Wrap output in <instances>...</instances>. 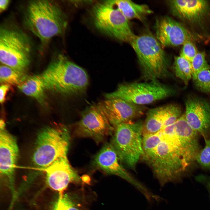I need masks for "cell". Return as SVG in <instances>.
<instances>
[{
	"label": "cell",
	"mask_w": 210,
	"mask_h": 210,
	"mask_svg": "<svg viewBox=\"0 0 210 210\" xmlns=\"http://www.w3.org/2000/svg\"><path fill=\"white\" fill-rule=\"evenodd\" d=\"M161 133L163 137L162 141L143 159L162 184L186 170L195 161L197 153L188 141L174 133Z\"/></svg>",
	"instance_id": "cell-1"
},
{
	"label": "cell",
	"mask_w": 210,
	"mask_h": 210,
	"mask_svg": "<svg viewBox=\"0 0 210 210\" xmlns=\"http://www.w3.org/2000/svg\"><path fill=\"white\" fill-rule=\"evenodd\" d=\"M67 23L66 14L54 1L32 0L26 6L23 16L24 25L42 43L62 35Z\"/></svg>",
	"instance_id": "cell-2"
},
{
	"label": "cell",
	"mask_w": 210,
	"mask_h": 210,
	"mask_svg": "<svg viewBox=\"0 0 210 210\" xmlns=\"http://www.w3.org/2000/svg\"><path fill=\"white\" fill-rule=\"evenodd\" d=\"M40 75L46 89L66 95L82 93L88 83L85 71L62 55L55 58Z\"/></svg>",
	"instance_id": "cell-3"
},
{
	"label": "cell",
	"mask_w": 210,
	"mask_h": 210,
	"mask_svg": "<svg viewBox=\"0 0 210 210\" xmlns=\"http://www.w3.org/2000/svg\"><path fill=\"white\" fill-rule=\"evenodd\" d=\"M129 43L136 54L145 78L155 81L168 77L169 59L155 36L149 33L135 35Z\"/></svg>",
	"instance_id": "cell-4"
},
{
	"label": "cell",
	"mask_w": 210,
	"mask_h": 210,
	"mask_svg": "<svg viewBox=\"0 0 210 210\" xmlns=\"http://www.w3.org/2000/svg\"><path fill=\"white\" fill-rule=\"evenodd\" d=\"M32 49L29 37L16 26H1L0 61L3 64L23 72L30 64Z\"/></svg>",
	"instance_id": "cell-5"
},
{
	"label": "cell",
	"mask_w": 210,
	"mask_h": 210,
	"mask_svg": "<svg viewBox=\"0 0 210 210\" xmlns=\"http://www.w3.org/2000/svg\"><path fill=\"white\" fill-rule=\"evenodd\" d=\"M70 134L65 126L47 127L38 134L32 160L34 165L46 169L60 157L67 155Z\"/></svg>",
	"instance_id": "cell-6"
},
{
	"label": "cell",
	"mask_w": 210,
	"mask_h": 210,
	"mask_svg": "<svg viewBox=\"0 0 210 210\" xmlns=\"http://www.w3.org/2000/svg\"><path fill=\"white\" fill-rule=\"evenodd\" d=\"M172 14L198 40L210 38V3L204 0L167 1Z\"/></svg>",
	"instance_id": "cell-7"
},
{
	"label": "cell",
	"mask_w": 210,
	"mask_h": 210,
	"mask_svg": "<svg viewBox=\"0 0 210 210\" xmlns=\"http://www.w3.org/2000/svg\"><path fill=\"white\" fill-rule=\"evenodd\" d=\"M143 123L139 120L118 125L114 127L110 142L121 162L134 170L144 155Z\"/></svg>",
	"instance_id": "cell-8"
},
{
	"label": "cell",
	"mask_w": 210,
	"mask_h": 210,
	"mask_svg": "<svg viewBox=\"0 0 210 210\" xmlns=\"http://www.w3.org/2000/svg\"><path fill=\"white\" fill-rule=\"evenodd\" d=\"M174 90L158 80L126 83L119 85L114 91L105 95L107 99L118 98L142 106L172 95Z\"/></svg>",
	"instance_id": "cell-9"
},
{
	"label": "cell",
	"mask_w": 210,
	"mask_h": 210,
	"mask_svg": "<svg viewBox=\"0 0 210 210\" xmlns=\"http://www.w3.org/2000/svg\"><path fill=\"white\" fill-rule=\"evenodd\" d=\"M92 14L96 28L109 36L130 43L135 35L131 29L129 20L107 1L96 4Z\"/></svg>",
	"instance_id": "cell-10"
},
{
	"label": "cell",
	"mask_w": 210,
	"mask_h": 210,
	"mask_svg": "<svg viewBox=\"0 0 210 210\" xmlns=\"http://www.w3.org/2000/svg\"><path fill=\"white\" fill-rule=\"evenodd\" d=\"M114 128L110 124L97 105L88 107L74 125L73 133L80 137L92 139L98 143L112 135Z\"/></svg>",
	"instance_id": "cell-11"
},
{
	"label": "cell",
	"mask_w": 210,
	"mask_h": 210,
	"mask_svg": "<svg viewBox=\"0 0 210 210\" xmlns=\"http://www.w3.org/2000/svg\"><path fill=\"white\" fill-rule=\"evenodd\" d=\"M154 29L155 37L163 48L183 45L188 41H198L182 23L169 16L157 19Z\"/></svg>",
	"instance_id": "cell-12"
},
{
	"label": "cell",
	"mask_w": 210,
	"mask_h": 210,
	"mask_svg": "<svg viewBox=\"0 0 210 210\" xmlns=\"http://www.w3.org/2000/svg\"><path fill=\"white\" fill-rule=\"evenodd\" d=\"M97 105L114 128L120 124L132 121L142 115L144 110L141 106L118 98L107 99Z\"/></svg>",
	"instance_id": "cell-13"
},
{
	"label": "cell",
	"mask_w": 210,
	"mask_h": 210,
	"mask_svg": "<svg viewBox=\"0 0 210 210\" xmlns=\"http://www.w3.org/2000/svg\"><path fill=\"white\" fill-rule=\"evenodd\" d=\"M47 184L52 189L64 193L71 183L79 184L82 179L70 165L67 155L58 158L45 169Z\"/></svg>",
	"instance_id": "cell-14"
},
{
	"label": "cell",
	"mask_w": 210,
	"mask_h": 210,
	"mask_svg": "<svg viewBox=\"0 0 210 210\" xmlns=\"http://www.w3.org/2000/svg\"><path fill=\"white\" fill-rule=\"evenodd\" d=\"M182 115L180 108L173 104L149 109L143 123L142 135L158 132L174 123Z\"/></svg>",
	"instance_id": "cell-15"
},
{
	"label": "cell",
	"mask_w": 210,
	"mask_h": 210,
	"mask_svg": "<svg viewBox=\"0 0 210 210\" xmlns=\"http://www.w3.org/2000/svg\"><path fill=\"white\" fill-rule=\"evenodd\" d=\"M19 155L16 138L6 129L4 121H0V172L1 175L13 179Z\"/></svg>",
	"instance_id": "cell-16"
},
{
	"label": "cell",
	"mask_w": 210,
	"mask_h": 210,
	"mask_svg": "<svg viewBox=\"0 0 210 210\" xmlns=\"http://www.w3.org/2000/svg\"><path fill=\"white\" fill-rule=\"evenodd\" d=\"M186 119L191 127L204 137L210 131V104L202 98L192 97L185 102Z\"/></svg>",
	"instance_id": "cell-17"
},
{
	"label": "cell",
	"mask_w": 210,
	"mask_h": 210,
	"mask_svg": "<svg viewBox=\"0 0 210 210\" xmlns=\"http://www.w3.org/2000/svg\"><path fill=\"white\" fill-rule=\"evenodd\" d=\"M93 163L105 173L120 177L134 184L139 189L143 187L124 168L110 143L103 146L94 157Z\"/></svg>",
	"instance_id": "cell-18"
},
{
	"label": "cell",
	"mask_w": 210,
	"mask_h": 210,
	"mask_svg": "<svg viewBox=\"0 0 210 210\" xmlns=\"http://www.w3.org/2000/svg\"><path fill=\"white\" fill-rule=\"evenodd\" d=\"M107 1L119 10L128 20L134 19L143 21L146 16L152 12L147 5L138 4L131 0H110Z\"/></svg>",
	"instance_id": "cell-19"
},
{
	"label": "cell",
	"mask_w": 210,
	"mask_h": 210,
	"mask_svg": "<svg viewBox=\"0 0 210 210\" xmlns=\"http://www.w3.org/2000/svg\"><path fill=\"white\" fill-rule=\"evenodd\" d=\"M18 87L25 95L35 99L42 105L45 104L44 90L46 89L40 75L28 78L18 85Z\"/></svg>",
	"instance_id": "cell-20"
},
{
	"label": "cell",
	"mask_w": 210,
	"mask_h": 210,
	"mask_svg": "<svg viewBox=\"0 0 210 210\" xmlns=\"http://www.w3.org/2000/svg\"><path fill=\"white\" fill-rule=\"evenodd\" d=\"M173 67L176 76L187 85L192 78L191 62L180 55L175 56Z\"/></svg>",
	"instance_id": "cell-21"
},
{
	"label": "cell",
	"mask_w": 210,
	"mask_h": 210,
	"mask_svg": "<svg viewBox=\"0 0 210 210\" xmlns=\"http://www.w3.org/2000/svg\"><path fill=\"white\" fill-rule=\"evenodd\" d=\"M23 72L3 64L1 65L0 82L8 84L19 85L26 79V76Z\"/></svg>",
	"instance_id": "cell-22"
},
{
	"label": "cell",
	"mask_w": 210,
	"mask_h": 210,
	"mask_svg": "<svg viewBox=\"0 0 210 210\" xmlns=\"http://www.w3.org/2000/svg\"><path fill=\"white\" fill-rule=\"evenodd\" d=\"M74 195L59 193L55 205L60 210H84V207Z\"/></svg>",
	"instance_id": "cell-23"
},
{
	"label": "cell",
	"mask_w": 210,
	"mask_h": 210,
	"mask_svg": "<svg viewBox=\"0 0 210 210\" xmlns=\"http://www.w3.org/2000/svg\"><path fill=\"white\" fill-rule=\"evenodd\" d=\"M163 138V135L160 132L143 136L144 155L142 158L144 159L148 156L161 142Z\"/></svg>",
	"instance_id": "cell-24"
},
{
	"label": "cell",
	"mask_w": 210,
	"mask_h": 210,
	"mask_svg": "<svg viewBox=\"0 0 210 210\" xmlns=\"http://www.w3.org/2000/svg\"><path fill=\"white\" fill-rule=\"evenodd\" d=\"M192 78L193 80L197 74L203 70L210 69V66L206 59V54L204 52H199L191 62Z\"/></svg>",
	"instance_id": "cell-25"
},
{
	"label": "cell",
	"mask_w": 210,
	"mask_h": 210,
	"mask_svg": "<svg viewBox=\"0 0 210 210\" xmlns=\"http://www.w3.org/2000/svg\"><path fill=\"white\" fill-rule=\"evenodd\" d=\"M204 137V146L197 154L195 161L203 168L210 170V137Z\"/></svg>",
	"instance_id": "cell-26"
},
{
	"label": "cell",
	"mask_w": 210,
	"mask_h": 210,
	"mask_svg": "<svg viewBox=\"0 0 210 210\" xmlns=\"http://www.w3.org/2000/svg\"><path fill=\"white\" fill-rule=\"evenodd\" d=\"M194 81L199 90L204 93L210 92V69L200 72Z\"/></svg>",
	"instance_id": "cell-27"
},
{
	"label": "cell",
	"mask_w": 210,
	"mask_h": 210,
	"mask_svg": "<svg viewBox=\"0 0 210 210\" xmlns=\"http://www.w3.org/2000/svg\"><path fill=\"white\" fill-rule=\"evenodd\" d=\"M182 45L180 56L191 62L199 52L194 42L188 41Z\"/></svg>",
	"instance_id": "cell-28"
},
{
	"label": "cell",
	"mask_w": 210,
	"mask_h": 210,
	"mask_svg": "<svg viewBox=\"0 0 210 210\" xmlns=\"http://www.w3.org/2000/svg\"><path fill=\"white\" fill-rule=\"evenodd\" d=\"M10 88L9 84H4L2 85L0 87V102L3 103L5 100V97L7 92Z\"/></svg>",
	"instance_id": "cell-29"
},
{
	"label": "cell",
	"mask_w": 210,
	"mask_h": 210,
	"mask_svg": "<svg viewBox=\"0 0 210 210\" xmlns=\"http://www.w3.org/2000/svg\"><path fill=\"white\" fill-rule=\"evenodd\" d=\"M9 0H0V12L1 13L4 11L7 8L10 3Z\"/></svg>",
	"instance_id": "cell-30"
},
{
	"label": "cell",
	"mask_w": 210,
	"mask_h": 210,
	"mask_svg": "<svg viewBox=\"0 0 210 210\" xmlns=\"http://www.w3.org/2000/svg\"><path fill=\"white\" fill-rule=\"evenodd\" d=\"M53 210H60V209L55 205L54 206V207Z\"/></svg>",
	"instance_id": "cell-31"
}]
</instances>
